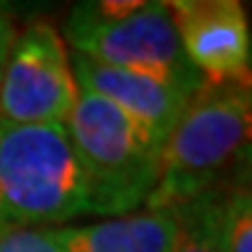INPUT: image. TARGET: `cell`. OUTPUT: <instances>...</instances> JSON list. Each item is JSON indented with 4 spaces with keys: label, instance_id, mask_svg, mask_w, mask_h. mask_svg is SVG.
I'll return each instance as SVG.
<instances>
[{
    "label": "cell",
    "instance_id": "cell-8",
    "mask_svg": "<svg viewBox=\"0 0 252 252\" xmlns=\"http://www.w3.org/2000/svg\"><path fill=\"white\" fill-rule=\"evenodd\" d=\"M175 229L173 209H147L52 232L62 252H170Z\"/></svg>",
    "mask_w": 252,
    "mask_h": 252
},
{
    "label": "cell",
    "instance_id": "cell-9",
    "mask_svg": "<svg viewBox=\"0 0 252 252\" xmlns=\"http://www.w3.org/2000/svg\"><path fill=\"white\" fill-rule=\"evenodd\" d=\"M224 190H214L206 196L178 206L175 211V242L170 252H224L221 245V203Z\"/></svg>",
    "mask_w": 252,
    "mask_h": 252
},
{
    "label": "cell",
    "instance_id": "cell-14",
    "mask_svg": "<svg viewBox=\"0 0 252 252\" xmlns=\"http://www.w3.org/2000/svg\"><path fill=\"white\" fill-rule=\"evenodd\" d=\"M13 41H16V29L5 13H0V57H8Z\"/></svg>",
    "mask_w": 252,
    "mask_h": 252
},
{
    "label": "cell",
    "instance_id": "cell-16",
    "mask_svg": "<svg viewBox=\"0 0 252 252\" xmlns=\"http://www.w3.org/2000/svg\"><path fill=\"white\" fill-rule=\"evenodd\" d=\"M5 8H8V0H0V13H5Z\"/></svg>",
    "mask_w": 252,
    "mask_h": 252
},
{
    "label": "cell",
    "instance_id": "cell-5",
    "mask_svg": "<svg viewBox=\"0 0 252 252\" xmlns=\"http://www.w3.org/2000/svg\"><path fill=\"white\" fill-rule=\"evenodd\" d=\"M75 100L77 80L57 29L39 21L16 33L0 88V121L64 124Z\"/></svg>",
    "mask_w": 252,
    "mask_h": 252
},
{
    "label": "cell",
    "instance_id": "cell-3",
    "mask_svg": "<svg viewBox=\"0 0 252 252\" xmlns=\"http://www.w3.org/2000/svg\"><path fill=\"white\" fill-rule=\"evenodd\" d=\"M64 129L85 170L95 214L124 216L147 203L159 180V147L134 119L77 85Z\"/></svg>",
    "mask_w": 252,
    "mask_h": 252
},
{
    "label": "cell",
    "instance_id": "cell-2",
    "mask_svg": "<svg viewBox=\"0 0 252 252\" xmlns=\"http://www.w3.org/2000/svg\"><path fill=\"white\" fill-rule=\"evenodd\" d=\"M93 211L64 124L0 121V226L64 224Z\"/></svg>",
    "mask_w": 252,
    "mask_h": 252
},
{
    "label": "cell",
    "instance_id": "cell-10",
    "mask_svg": "<svg viewBox=\"0 0 252 252\" xmlns=\"http://www.w3.org/2000/svg\"><path fill=\"white\" fill-rule=\"evenodd\" d=\"M221 245L224 252H252V196L239 183L224 190Z\"/></svg>",
    "mask_w": 252,
    "mask_h": 252
},
{
    "label": "cell",
    "instance_id": "cell-13",
    "mask_svg": "<svg viewBox=\"0 0 252 252\" xmlns=\"http://www.w3.org/2000/svg\"><path fill=\"white\" fill-rule=\"evenodd\" d=\"M162 3L175 18L180 13H188V10H196V8H203V5H214V3H224V0H162Z\"/></svg>",
    "mask_w": 252,
    "mask_h": 252
},
{
    "label": "cell",
    "instance_id": "cell-6",
    "mask_svg": "<svg viewBox=\"0 0 252 252\" xmlns=\"http://www.w3.org/2000/svg\"><path fill=\"white\" fill-rule=\"evenodd\" d=\"M175 26L188 62L206 83L250 80L252 41L242 0H224L180 13Z\"/></svg>",
    "mask_w": 252,
    "mask_h": 252
},
{
    "label": "cell",
    "instance_id": "cell-7",
    "mask_svg": "<svg viewBox=\"0 0 252 252\" xmlns=\"http://www.w3.org/2000/svg\"><path fill=\"white\" fill-rule=\"evenodd\" d=\"M70 62L80 88L93 90V93L108 98L113 106H119L126 116L142 126L162 152L170 131L175 129L180 113L186 111L190 100L188 93L139 72L98 64L83 54H75V60Z\"/></svg>",
    "mask_w": 252,
    "mask_h": 252
},
{
    "label": "cell",
    "instance_id": "cell-12",
    "mask_svg": "<svg viewBox=\"0 0 252 252\" xmlns=\"http://www.w3.org/2000/svg\"><path fill=\"white\" fill-rule=\"evenodd\" d=\"M80 3L106 18H121V16L136 13V10L152 8V5H165L162 0H80Z\"/></svg>",
    "mask_w": 252,
    "mask_h": 252
},
{
    "label": "cell",
    "instance_id": "cell-15",
    "mask_svg": "<svg viewBox=\"0 0 252 252\" xmlns=\"http://www.w3.org/2000/svg\"><path fill=\"white\" fill-rule=\"evenodd\" d=\"M5 60H8V57H0V88H3V72H5Z\"/></svg>",
    "mask_w": 252,
    "mask_h": 252
},
{
    "label": "cell",
    "instance_id": "cell-4",
    "mask_svg": "<svg viewBox=\"0 0 252 252\" xmlns=\"http://www.w3.org/2000/svg\"><path fill=\"white\" fill-rule=\"evenodd\" d=\"M64 36L75 54L106 67L162 80L188 95L203 83L183 52L175 18L165 5H152L121 18H106L77 3L64 24Z\"/></svg>",
    "mask_w": 252,
    "mask_h": 252
},
{
    "label": "cell",
    "instance_id": "cell-11",
    "mask_svg": "<svg viewBox=\"0 0 252 252\" xmlns=\"http://www.w3.org/2000/svg\"><path fill=\"white\" fill-rule=\"evenodd\" d=\"M0 252H62L47 226H0Z\"/></svg>",
    "mask_w": 252,
    "mask_h": 252
},
{
    "label": "cell",
    "instance_id": "cell-1",
    "mask_svg": "<svg viewBox=\"0 0 252 252\" xmlns=\"http://www.w3.org/2000/svg\"><path fill=\"white\" fill-rule=\"evenodd\" d=\"M250 80L201 83L159 152V180L147 209H178L226 188L250 147Z\"/></svg>",
    "mask_w": 252,
    "mask_h": 252
}]
</instances>
